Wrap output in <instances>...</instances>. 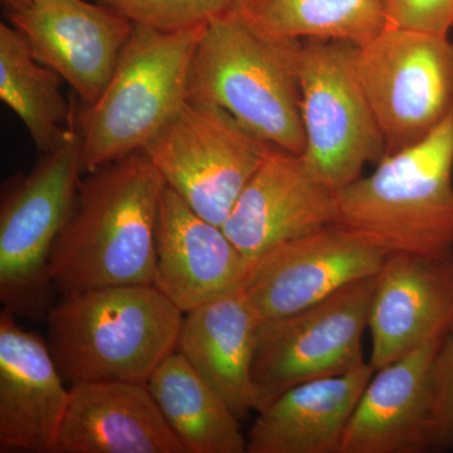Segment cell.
I'll return each instance as SVG.
<instances>
[{"instance_id":"cell-1","label":"cell","mask_w":453,"mask_h":453,"mask_svg":"<svg viewBox=\"0 0 453 453\" xmlns=\"http://www.w3.org/2000/svg\"><path fill=\"white\" fill-rule=\"evenodd\" d=\"M82 175L50 255L57 294L154 285L162 174L142 150Z\"/></svg>"},{"instance_id":"cell-2","label":"cell","mask_w":453,"mask_h":453,"mask_svg":"<svg viewBox=\"0 0 453 453\" xmlns=\"http://www.w3.org/2000/svg\"><path fill=\"white\" fill-rule=\"evenodd\" d=\"M180 311L154 285L107 286L61 295L50 310L47 344L68 386L148 383L177 350Z\"/></svg>"},{"instance_id":"cell-3","label":"cell","mask_w":453,"mask_h":453,"mask_svg":"<svg viewBox=\"0 0 453 453\" xmlns=\"http://www.w3.org/2000/svg\"><path fill=\"white\" fill-rule=\"evenodd\" d=\"M301 46L257 31L231 11L203 31L190 64L188 97L216 104L268 144L303 155Z\"/></svg>"},{"instance_id":"cell-4","label":"cell","mask_w":453,"mask_h":453,"mask_svg":"<svg viewBox=\"0 0 453 453\" xmlns=\"http://www.w3.org/2000/svg\"><path fill=\"white\" fill-rule=\"evenodd\" d=\"M335 223L387 253L453 256V110L416 144L335 192Z\"/></svg>"},{"instance_id":"cell-5","label":"cell","mask_w":453,"mask_h":453,"mask_svg":"<svg viewBox=\"0 0 453 453\" xmlns=\"http://www.w3.org/2000/svg\"><path fill=\"white\" fill-rule=\"evenodd\" d=\"M207 26L162 32L134 25L103 94L76 106L82 174L144 150L186 103L193 53Z\"/></svg>"},{"instance_id":"cell-6","label":"cell","mask_w":453,"mask_h":453,"mask_svg":"<svg viewBox=\"0 0 453 453\" xmlns=\"http://www.w3.org/2000/svg\"><path fill=\"white\" fill-rule=\"evenodd\" d=\"M80 135L41 154L27 174L5 181L0 198V301L16 318L44 321L56 303L53 247L73 210L80 179Z\"/></svg>"},{"instance_id":"cell-7","label":"cell","mask_w":453,"mask_h":453,"mask_svg":"<svg viewBox=\"0 0 453 453\" xmlns=\"http://www.w3.org/2000/svg\"><path fill=\"white\" fill-rule=\"evenodd\" d=\"M275 148L222 107L188 97L142 151L166 187L203 219L222 226Z\"/></svg>"},{"instance_id":"cell-8","label":"cell","mask_w":453,"mask_h":453,"mask_svg":"<svg viewBox=\"0 0 453 453\" xmlns=\"http://www.w3.org/2000/svg\"><path fill=\"white\" fill-rule=\"evenodd\" d=\"M354 67L387 155L426 138L453 110V42L449 35L387 23L356 46Z\"/></svg>"},{"instance_id":"cell-9","label":"cell","mask_w":453,"mask_h":453,"mask_svg":"<svg viewBox=\"0 0 453 453\" xmlns=\"http://www.w3.org/2000/svg\"><path fill=\"white\" fill-rule=\"evenodd\" d=\"M356 44L308 40L301 46V118L312 174L338 192L387 155L386 142L356 67Z\"/></svg>"},{"instance_id":"cell-10","label":"cell","mask_w":453,"mask_h":453,"mask_svg":"<svg viewBox=\"0 0 453 453\" xmlns=\"http://www.w3.org/2000/svg\"><path fill=\"white\" fill-rule=\"evenodd\" d=\"M375 276L295 314L262 321L252 372L258 411L292 387L344 374L365 363L362 340Z\"/></svg>"},{"instance_id":"cell-11","label":"cell","mask_w":453,"mask_h":453,"mask_svg":"<svg viewBox=\"0 0 453 453\" xmlns=\"http://www.w3.org/2000/svg\"><path fill=\"white\" fill-rule=\"evenodd\" d=\"M387 255L347 226L330 223L259 256L243 291L261 321L276 320L377 275Z\"/></svg>"},{"instance_id":"cell-12","label":"cell","mask_w":453,"mask_h":453,"mask_svg":"<svg viewBox=\"0 0 453 453\" xmlns=\"http://www.w3.org/2000/svg\"><path fill=\"white\" fill-rule=\"evenodd\" d=\"M33 55L89 105L103 94L134 25L113 9L88 0H32L9 12Z\"/></svg>"},{"instance_id":"cell-13","label":"cell","mask_w":453,"mask_h":453,"mask_svg":"<svg viewBox=\"0 0 453 453\" xmlns=\"http://www.w3.org/2000/svg\"><path fill=\"white\" fill-rule=\"evenodd\" d=\"M369 329L375 371L453 327V256L388 253L375 276Z\"/></svg>"},{"instance_id":"cell-14","label":"cell","mask_w":453,"mask_h":453,"mask_svg":"<svg viewBox=\"0 0 453 453\" xmlns=\"http://www.w3.org/2000/svg\"><path fill=\"white\" fill-rule=\"evenodd\" d=\"M335 192L303 155L275 148L244 187L222 228L250 262L273 247L335 222Z\"/></svg>"},{"instance_id":"cell-15","label":"cell","mask_w":453,"mask_h":453,"mask_svg":"<svg viewBox=\"0 0 453 453\" xmlns=\"http://www.w3.org/2000/svg\"><path fill=\"white\" fill-rule=\"evenodd\" d=\"M0 312V452L57 453L70 386L46 339Z\"/></svg>"},{"instance_id":"cell-16","label":"cell","mask_w":453,"mask_h":453,"mask_svg":"<svg viewBox=\"0 0 453 453\" xmlns=\"http://www.w3.org/2000/svg\"><path fill=\"white\" fill-rule=\"evenodd\" d=\"M251 262L222 226L164 188L155 226L154 286L180 311L243 288Z\"/></svg>"},{"instance_id":"cell-17","label":"cell","mask_w":453,"mask_h":453,"mask_svg":"<svg viewBox=\"0 0 453 453\" xmlns=\"http://www.w3.org/2000/svg\"><path fill=\"white\" fill-rule=\"evenodd\" d=\"M445 339L429 342L378 369L357 402L340 453H423L434 449V368Z\"/></svg>"},{"instance_id":"cell-18","label":"cell","mask_w":453,"mask_h":453,"mask_svg":"<svg viewBox=\"0 0 453 453\" xmlns=\"http://www.w3.org/2000/svg\"><path fill=\"white\" fill-rule=\"evenodd\" d=\"M57 453H186L144 383L82 381L70 401Z\"/></svg>"},{"instance_id":"cell-19","label":"cell","mask_w":453,"mask_h":453,"mask_svg":"<svg viewBox=\"0 0 453 453\" xmlns=\"http://www.w3.org/2000/svg\"><path fill=\"white\" fill-rule=\"evenodd\" d=\"M375 369L363 363L344 374L292 387L257 412L247 453H340L360 396Z\"/></svg>"},{"instance_id":"cell-20","label":"cell","mask_w":453,"mask_h":453,"mask_svg":"<svg viewBox=\"0 0 453 453\" xmlns=\"http://www.w3.org/2000/svg\"><path fill=\"white\" fill-rule=\"evenodd\" d=\"M261 324L241 288L186 312L179 335V353L240 421L259 410L252 372Z\"/></svg>"},{"instance_id":"cell-21","label":"cell","mask_w":453,"mask_h":453,"mask_svg":"<svg viewBox=\"0 0 453 453\" xmlns=\"http://www.w3.org/2000/svg\"><path fill=\"white\" fill-rule=\"evenodd\" d=\"M149 390L186 453H247L240 419L178 350L149 378Z\"/></svg>"},{"instance_id":"cell-22","label":"cell","mask_w":453,"mask_h":453,"mask_svg":"<svg viewBox=\"0 0 453 453\" xmlns=\"http://www.w3.org/2000/svg\"><path fill=\"white\" fill-rule=\"evenodd\" d=\"M64 79L33 55L16 27L0 25V98L25 125L41 154L73 138L76 105L62 91Z\"/></svg>"},{"instance_id":"cell-23","label":"cell","mask_w":453,"mask_h":453,"mask_svg":"<svg viewBox=\"0 0 453 453\" xmlns=\"http://www.w3.org/2000/svg\"><path fill=\"white\" fill-rule=\"evenodd\" d=\"M234 11L265 35L360 44L386 27L380 0H240Z\"/></svg>"},{"instance_id":"cell-24","label":"cell","mask_w":453,"mask_h":453,"mask_svg":"<svg viewBox=\"0 0 453 453\" xmlns=\"http://www.w3.org/2000/svg\"><path fill=\"white\" fill-rule=\"evenodd\" d=\"M120 13L133 25L179 32L210 25L234 11L240 0H92Z\"/></svg>"},{"instance_id":"cell-25","label":"cell","mask_w":453,"mask_h":453,"mask_svg":"<svg viewBox=\"0 0 453 453\" xmlns=\"http://www.w3.org/2000/svg\"><path fill=\"white\" fill-rule=\"evenodd\" d=\"M390 25L449 35L453 28V0H380Z\"/></svg>"},{"instance_id":"cell-26","label":"cell","mask_w":453,"mask_h":453,"mask_svg":"<svg viewBox=\"0 0 453 453\" xmlns=\"http://www.w3.org/2000/svg\"><path fill=\"white\" fill-rule=\"evenodd\" d=\"M434 381L436 403L434 449H453V327L438 350Z\"/></svg>"},{"instance_id":"cell-27","label":"cell","mask_w":453,"mask_h":453,"mask_svg":"<svg viewBox=\"0 0 453 453\" xmlns=\"http://www.w3.org/2000/svg\"><path fill=\"white\" fill-rule=\"evenodd\" d=\"M0 2L7 7L8 12H14L25 8L32 0H0Z\"/></svg>"}]
</instances>
